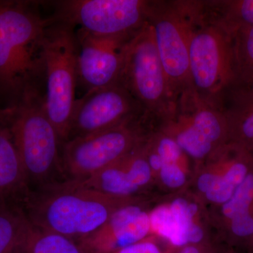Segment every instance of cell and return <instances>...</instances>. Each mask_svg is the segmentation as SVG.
<instances>
[{"mask_svg": "<svg viewBox=\"0 0 253 253\" xmlns=\"http://www.w3.org/2000/svg\"><path fill=\"white\" fill-rule=\"evenodd\" d=\"M189 170V168L178 163H163L156 181L158 180L166 189L179 193L186 189L191 181Z\"/></svg>", "mask_w": 253, "mask_h": 253, "instance_id": "cell-24", "label": "cell"}, {"mask_svg": "<svg viewBox=\"0 0 253 253\" xmlns=\"http://www.w3.org/2000/svg\"><path fill=\"white\" fill-rule=\"evenodd\" d=\"M151 235L149 214L143 200L116 211L98 230L78 239L83 253H113Z\"/></svg>", "mask_w": 253, "mask_h": 253, "instance_id": "cell-13", "label": "cell"}, {"mask_svg": "<svg viewBox=\"0 0 253 253\" xmlns=\"http://www.w3.org/2000/svg\"></svg>", "mask_w": 253, "mask_h": 253, "instance_id": "cell-29", "label": "cell"}, {"mask_svg": "<svg viewBox=\"0 0 253 253\" xmlns=\"http://www.w3.org/2000/svg\"><path fill=\"white\" fill-rule=\"evenodd\" d=\"M151 235L169 243L173 249L179 250L189 244V229L184 216L170 202L158 205L150 212Z\"/></svg>", "mask_w": 253, "mask_h": 253, "instance_id": "cell-20", "label": "cell"}, {"mask_svg": "<svg viewBox=\"0 0 253 253\" xmlns=\"http://www.w3.org/2000/svg\"><path fill=\"white\" fill-rule=\"evenodd\" d=\"M53 18L44 41V101L48 117L63 144L68 140L77 100L78 46L74 26Z\"/></svg>", "mask_w": 253, "mask_h": 253, "instance_id": "cell-5", "label": "cell"}, {"mask_svg": "<svg viewBox=\"0 0 253 253\" xmlns=\"http://www.w3.org/2000/svg\"><path fill=\"white\" fill-rule=\"evenodd\" d=\"M137 33L100 36L78 30V82L86 91L119 83L128 46Z\"/></svg>", "mask_w": 253, "mask_h": 253, "instance_id": "cell-12", "label": "cell"}, {"mask_svg": "<svg viewBox=\"0 0 253 253\" xmlns=\"http://www.w3.org/2000/svg\"><path fill=\"white\" fill-rule=\"evenodd\" d=\"M221 110L227 121L229 142L253 153V91L233 88Z\"/></svg>", "mask_w": 253, "mask_h": 253, "instance_id": "cell-17", "label": "cell"}, {"mask_svg": "<svg viewBox=\"0 0 253 253\" xmlns=\"http://www.w3.org/2000/svg\"><path fill=\"white\" fill-rule=\"evenodd\" d=\"M40 196L29 200V216L34 225L72 239L98 230L113 213L140 197L119 198L67 181L44 188Z\"/></svg>", "mask_w": 253, "mask_h": 253, "instance_id": "cell-2", "label": "cell"}, {"mask_svg": "<svg viewBox=\"0 0 253 253\" xmlns=\"http://www.w3.org/2000/svg\"><path fill=\"white\" fill-rule=\"evenodd\" d=\"M200 14L234 38L253 28V0H199Z\"/></svg>", "mask_w": 253, "mask_h": 253, "instance_id": "cell-16", "label": "cell"}, {"mask_svg": "<svg viewBox=\"0 0 253 253\" xmlns=\"http://www.w3.org/2000/svg\"><path fill=\"white\" fill-rule=\"evenodd\" d=\"M247 249L249 250L250 253H253V238Z\"/></svg>", "mask_w": 253, "mask_h": 253, "instance_id": "cell-28", "label": "cell"}, {"mask_svg": "<svg viewBox=\"0 0 253 253\" xmlns=\"http://www.w3.org/2000/svg\"><path fill=\"white\" fill-rule=\"evenodd\" d=\"M189 79L195 94L221 109L236 83L234 38L201 17L197 0L189 42Z\"/></svg>", "mask_w": 253, "mask_h": 253, "instance_id": "cell-4", "label": "cell"}, {"mask_svg": "<svg viewBox=\"0 0 253 253\" xmlns=\"http://www.w3.org/2000/svg\"><path fill=\"white\" fill-rule=\"evenodd\" d=\"M27 184L12 136L0 121V196L23 191Z\"/></svg>", "mask_w": 253, "mask_h": 253, "instance_id": "cell-21", "label": "cell"}, {"mask_svg": "<svg viewBox=\"0 0 253 253\" xmlns=\"http://www.w3.org/2000/svg\"><path fill=\"white\" fill-rule=\"evenodd\" d=\"M196 0H152L149 23L174 101L192 89L189 42Z\"/></svg>", "mask_w": 253, "mask_h": 253, "instance_id": "cell-8", "label": "cell"}, {"mask_svg": "<svg viewBox=\"0 0 253 253\" xmlns=\"http://www.w3.org/2000/svg\"><path fill=\"white\" fill-rule=\"evenodd\" d=\"M156 237L154 235L149 236L142 241L126 246L113 253H175L178 251L172 249L164 251L158 244Z\"/></svg>", "mask_w": 253, "mask_h": 253, "instance_id": "cell-25", "label": "cell"}, {"mask_svg": "<svg viewBox=\"0 0 253 253\" xmlns=\"http://www.w3.org/2000/svg\"><path fill=\"white\" fill-rule=\"evenodd\" d=\"M39 3L0 1V90L14 98L41 91L44 84V41L53 16Z\"/></svg>", "mask_w": 253, "mask_h": 253, "instance_id": "cell-1", "label": "cell"}, {"mask_svg": "<svg viewBox=\"0 0 253 253\" xmlns=\"http://www.w3.org/2000/svg\"><path fill=\"white\" fill-rule=\"evenodd\" d=\"M24 215L0 207V253H14Z\"/></svg>", "mask_w": 253, "mask_h": 253, "instance_id": "cell-23", "label": "cell"}, {"mask_svg": "<svg viewBox=\"0 0 253 253\" xmlns=\"http://www.w3.org/2000/svg\"><path fill=\"white\" fill-rule=\"evenodd\" d=\"M0 121L7 126L28 184L45 188L61 170V143L44 106V93L33 91L0 109Z\"/></svg>", "mask_w": 253, "mask_h": 253, "instance_id": "cell-3", "label": "cell"}, {"mask_svg": "<svg viewBox=\"0 0 253 253\" xmlns=\"http://www.w3.org/2000/svg\"><path fill=\"white\" fill-rule=\"evenodd\" d=\"M236 83L233 88L253 91V28L234 38Z\"/></svg>", "mask_w": 253, "mask_h": 253, "instance_id": "cell-22", "label": "cell"}, {"mask_svg": "<svg viewBox=\"0 0 253 253\" xmlns=\"http://www.w3.org/2000/svg\"><path fill=\"white\" fill-rule=\"evenodd\" d=\"M229 247L247 249L253 238V169L226 203L210 217Z\"/></svg>", "mask_w": 253, "mask_h": 253, "instance_id": "cell-14", "label": "cell"}, {"mask_svg": "<svg viewBox=\"0 0 253 253\" xmlns=\"http://www.w3.org/2000/svg\"><path fill=\"white\" fill-rule=\"evenodd\" d=\"M157 129L176 141L194 168L229 142L222 110L200 99L192 89L178 98L172 116Z\"/></svg>", "mask_w": 253, "mask_h": 253, "instance_id": "cell-9", "label": "cell"}, {"mask_svg": "<svg viewBox=\"0 0 253 253\" xmlns=\"http://www.w3.org/2000/svg\"><path fill=\"white\" fill-rule=\"evenodd\" d=\"M14 253H83L66 236L44 230L24 216Z\"/></svg>", "mask_w": 253, "mask_h": 253, "instance_id": "cell-18", "label": "cell"}, {"mask_svg": "<svg viewBox=\"0 0 253 253\" xmlns=\"http://www.w3.org/2000/svg\"><path fill=\"white\" fill-rule=\"evenodd\" d=\"M175 253H220L211 242L201 245H190L178 250Z\"/></svg>", "mask_w": 253, "mask_h": 253, "instance_id": "cell-26", "label": "cell"}, {"mask_svg": "<svg viewBox=\"0 0 253 253\" xmlns=\"http://www.w3.org/2000/svg\"><path fill=\"white\" fill-rule=\"evenodd\" d=\"M128 156L84 180L68 181L115 197H139L137 195L141 191L131 180L127 168Z\"/></svg>", "mask_w": 253, "mask_h": 253, "instance_id": "cell-19", "label": "cell"}, {"mask_svg": "<svg viewBox=\"0 0 253 253\" xmlns=\"http://www.w3.org/2000/svg\"><path fill=\"white\" fill-rule=\"evenodd\" d=\"M151 0H67L54 3L55 19L91 34H135L149 23Z\"/></svg>", "mask_w": 253, "mask_h": 253, "instance_id": "cell-10", "label": "cell"}, {"mask_svg": "<svg viewBox=\"0 0 253 253\" xmlns=\"http://www.w3.org/2000/svg\"><path fill=\"white\" fill-rule=\"evenodd\" d=\"M119 83L132 95L157 127L172 116L175 101L149 23L129 43Z\"/></svg>", "mask_w": 253, "mask_h": 253, "instance_id": "cell-7", "label": "cell"}, {"mask_svg": "<svg viewBox=\"0 0 253 253\" xmlns=\"http://www.w3.org/2000/svg\"><path fill=\"white\" fill-rule=\"evenodd\" d=\"M155 129L154 122L144 116L70 139L61 144V168L69 181L84 180L130 154Z\"/></svg>", "mask_w": 253, "mask_h": 253, "instance_id": "cell-6", "label": "cell"}, {"mask_svg": "<svg viewBox=\"0 0 253 253\" xmlns=\"http://www.w3.org/2000/svg\"><path fill=\"white\" fill-rule=\"evenodd\" d=\"M220 253H236V252L233 248L229 247V249H226L225 251L220 252Z\"/></svg>", "mask_w": 253, "mask_h": 253, "instance_id": "cell-27", "label": "cell"}, {"mask_svg": "<svg viewBox=\"0 0 253 253\" xmlns=\"http://www.w3.org/2000/svg\"><path fill=\"white\" fill-rule=\"evenodd\" d=\"M226 165L222 174L199 200L203 206L215 209L228 201L253 169V153L239 145H224Z\"/></svg>", "mask_w": 253, "mask_h": 253, "instance_id": "cell-15", "label": "cell"}, {"mask_svg": "<svg viewBox=\"0 0 253 253\" xmlns=\"http://www.w3.org/2000/svg\"><path fill=\"white\" fill-rule=\"evenodd\" d=\"M144 116L140 104L120 83L91 89L75 103L68 140Z\"/></svg>", "mask_w": 253, "mask_h": 253, "instance_id": "cell-11", "label": "cell"}]
</instances>
